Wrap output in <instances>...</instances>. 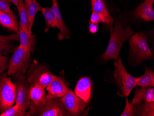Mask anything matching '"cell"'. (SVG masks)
<instances>
[{
	"label": "cell",
	"mask_w": 154,
	"mask_h": 116,
	"mask_svg": "<svg viewBox=\"0 0 154 116\" xmlns=\"http://www.w3.org/2000/svg\"><path fill=\"white\" fill-rule=\"evenodd\" d=\"M110 39L106 51L100 57L103 60L107 62L113 59L116 61L118 58L124 42L129 39L135 33L131 26L123 28V22L116 20L115 26L109 27Z\"/></svg>",
	"instance_id": "1"
},
{
	"label": "cell",
	"mask_w": 154,
	"mask_h": 116,
	"mask_svg": "<svg viewBox=\"0 0 154 116\" xmlns=\"http://www.w3.org/2000/svg\"><path fill=\"white\" fill-rule=\"evenodd\" d=\"M145 33H137L130 38V53L135 60L141 62L153 58V54L149 48Z\"/></svg>",
	"instance_id": "2"
},
{
	"label": "cell",
	"mask_w": 154,
	"mask_h": 116,
	"mask_svg": "<svg viewBox=\"0 0 154 116\" xmlns=\"http://www.w3.org/2000/svg\"><path fill=\"white\" fill-rule=\"evenodd\" d=\"M31 52L25 50L20 45L15 48L13 55L9 60L8 76L16 74H25L31 64Z\"/></svg>",
	"instance_id": "3"
},
{
	"label": "cell",
	"mask_w": 154,
	"mask_h": 116,
	"mask_svg": "<svg viewBox=\"0 0 154 116\" xmlns=\"http://www.w3.org/2000/svg\"><path fill=\"white\" fill-rule=\"evenodd\" d=\"M31 115L39 116H69L60 99H48L38 106L30 105Z\"/></svg>",
	"instance_id": "4"
},
{
	"label": "cell",
	"mask_w": 154,
	"mask_h": 116,
	"mask_svg": "<svg viewBox=\"0 0 154 116\" xmlns=\"http://www.w3.org/2000/svg\"><path fill=\"white\" fill-rule=\"evenodd\" d=\"M0 75V112H2L16 103V85L7 76Z\"/></svg>",
	"instance_id": "5"
},
{
	"label": "cell",
	"mask_w": 154,
	"mask_h": 116,
	"mask_svg": "<svg viewBox=\"0 0 154 116\" xmlns=\"http://www.w3.org/2000/svg\"><path fill=\"white\" fill-rule=\"evenodd\" d=\"M26 77L29 84H39L46 88L55 76L45 65L34 60L29 67Z\"/></svg>",
	"instance_id": "6"
},
{
	"label": "cell",
	"mask_w": 154,
	"mask_h": 116,
	"mask_svg": "<svg viewBox=\"0 0 154 116\" xmlns=\"http://www.w3.org/2000/svg\"><path fill=\"white\" fill-rule=\"evenodd\" d=\"M114 66L115 78L123 94L125 96L128 97L131 90L136 86L137 78L131 76L127 71L120 57H119L117 61L114 63Z\"/></svg>",
	"instance_id": "7"
},
{
	"label": "cell",
	"mask_w": 154,
	"mask_h": 116,
	"mask_svg": "<svg viewBox=\"0 0 154 116\" xmlns=\"http://www.w3.org/2000/svg\"><path fill=\"white\" fill-rule=\"evenodd\" d=\"M13 78L16 85V104L20 105L23 111H26L31 105L28 95L29 83L25 74H15L13 76Z\"/></svg>",
	"instance_id": "8"
},
{
	"label": "cell",
	"mask_w": 154,
	"mask_h": 116,
	"mask_svg": "<svg viewBox=\"0 0 154 116\" xmlns=\"http://www.w3.org/2000/svg\"><path fill=\"white\" fill-rule=\"evenodd\" d=\"M60 100L69 116L79 115L87 105L85 102L77 96L72 90L69 89Z\"/></svg>",
	"instance_id": "9"
},
{
	"label": "cell",
	"mask_w": 154,
	"mask_h": 116,
	"mask_svg": "<svg viewBox=\"0 0 154 116\" xmlns=\"http://www.w3.org/2000/svg\"><path fill=\"white\" fill-rule=\"evenodd\" d=\"M154 0H144L131 11V15L134 19H140L146 22L154 20L153 4Z\"/></svg>",
	"instance_id": "10"
},
{
	"label": "cell",
	"mask_w": 154,
	"mask_h": 116,
	"mask_svg": "<svg viewBox=\"0 0 154 116\" xmlns=\"http://www.w3.org/2000/svg\"><path fill=\"white\" fill-rule=\"evenodd\" d=\"M48 91V99H57L63 97L68 90V87L63 78L57 77L46 88Z\"/></svg>",
	"instance_id": "11"
},
{
	"label": "cell",
	"mask_w": 154,
	"mask_h": 116,
	"mask_svg": "<svg viewBox=\"0 0 154 116\" xmlns=\"http://www.w3.org/2000/svg\"><path fill=\"white\" fill-rule=\"evenodd\" d=\"M92 80L88 77L80 78L74 89V93L84 102H90L92 92Z\"/></svg>",
	"instance_id": "12"
},
{
	"label": "cell",
	"mask_w": 154,
	"mask_h": 116,
	"mask_svg": "<svg viewBox=\"0 0 154 116\" xmlns=\"http://www.w3.org/2000/svg\"><path fill=\"white\" fill-rule=\"evenodd\" d=\"M51 8L57 19V27L60 30L59 33H58V39L60 41L64 39H71L70 31L67 28L61 16L59 8L58 0H52V6Z\"/></svg>",
	"instance_id": "13"
},
{
	"label": "cell",
	"mask_w": 154,
	"mask_h": 116,
	"mask_svg": "<svg viewBox=\"0 0 154 116\" xmlns=\"http://www.w3.org/2000/svg\"><path fill=\"white\" fill-rule=\"evenodd\" d=\"M45 88L39 84H30L28 87V95L32 106H38L47 99Z\"/></svg>",
	"instance_id": "14"
},
{
	"label": "cell",
	"mask_w": 154,
	"mask_h": 116,
	"mask_svg": "<svg viewBox=\"0 0 154 116\" xmlns=\"http://www.w3.org/2000/svg\"><path fill=\"white\" fill-rule=\"evenodd\" d=\"M91 9L92 12L97 13L103 16L106 20L107 28L113 27L114 19L112 17L107 7V4L104 0H91Z\"/></svg>",
	"instance_id": "15"
},
{
	"label": "cell",
	"mask_w": 154,
	"mask_h": 116,
	"mask_svg": "<svg viewBox=\"0 0 154 116\" xmlns=\"http://www.w3.org/2000/svg\"><path fill=\"white\" fill-rule=\"evenodd\" d=\"M0 25L17 33L20 27L13 10L7 12L0 9Z\"/></svg>",
	"instance_id": "16"
},
{
	"label": "cell",
	"mask_w": 154,
	"mask_h": 116,
	"mask_svg": "<svg viewBox=\"0 0 154 116\" xmlns=\"http://www.w3.org/2000/svg\"><path fill=\"white\" fill-rule=\"evenodd\" d=\"M145 102L154 101V89L151 86H140L136 88L134 97L132 99L133 104Z\"/></svg>",
	"instance_id": "17"
},
{
	"label": "cell",
	"mask_w": 154,
	"mask_h": 116,
	"mask_svg": "<svg viewBox=\"0 0 154 116\" xmlns=\"http://www.w3.org/2000/svg\"><path fill=\"white\" fill-rule=\"evenodd\" d=\"M20 45L30 52L35 50L36 38L35 35H29L20 27L18 33Z\"/></svg>",
	"instance_id": "18"
},
{
	"label": "cell",
	"mask_w": 154,
	"mask_h": 116,
	"mask_svg": "<svg viewBox=\"0 0 154 116\" xmlns=\"http://www.w3.org/2000/svg\"><path fill=\"white\" fill-rule=\"evenodd\" d=\"M17 8L20 16V27L27 33L32 35V28L30 27L26 11L25 9L24 0H19Z\"/></svg>",
	"instance_id": "19"
},
{
	"label": "cell",
	"mask_w": 154,
	"mask_h": 116,
	"mask_svg": "<svg viewBox=\"0 0 154 116\" xmlns=\"http://www.w3.org/2000/svg\"><path fill=\"white\" fill-rule=\"evenodd\" d=\"M24 5L30 27L32 28L33 26L35 16L37 13L40 11L41 6L37 2L36 0H24Z\"/></svg>",
	"instance_id": "20"
},
{
	"label": "cell",
	"mask_w": 154,
	"mask_h": 116,
	"mask_svg": "<svg viewBox=\"0 0 154 116\" xmlns=\"http://www.w3.org/2000/svg\"><path fill=\"white\" fill-rule=\"evenodd\" d=\"M40 11L45 20L46 28L45 32H48L50 28L57 27V19L51 8H43L41 6Z\"/></svg>",
	"instance_id": "21"
},
{
	"label": "cell",
	"mask_w": 154,
	"mask_h": 116,
	"mask_svg": "<svg viewBox=\"0 0 154 116\" xmlns=\"http://www.w3.org/2000/svg\"><path fill=\"white\" fill-rule=\"evenodd\" d=\"M136 86H154V73L146 67L145 73L140 77L137 78Z\"/></svg>",
	"instance_id": "22"
},
{
	"label": "cell",
	"mask_w": 154,
	"mask_h": 116,
	"mask_svg": "<svg viewBox=\"0 0 154 116\" xmlns=\"http://www.w3.org/2000/svg\"><path fill=\"white\" fill-rule=\"evenodd\" d=\"M32 116L30 112L23 111L19 105L15 103L13 106L2 112L0 116Z\"/></svg>",
	"instance_id": "23"
},
{
	"label": "cell",
	"mask_w": 154,
	"mask_h": 116,
	"mask_svg": "<svg viewBox=\"0 0 154 116\" xmlns=\"http://www.w3.org/2000/svg\"><path fill=\"white\" fill-rule=\"evenodd\" d=\"M141 113L139 114L140 116H154V101L145 102L141 108Z\"/></svg>",
	"instance_id": "24"
},
{
	"label": "cell",
	"mask_w": 154,
	"mask_h": 116,
	"mask_svg": "<svg viewBox=\"0 0 154 116\" xmlns=\"http://www.w3.org/2000/svg\"><path fill=\"white\" fill-rule=\"evenodd\" d=\"M15 46L10 41L0 42V54L5 55L9 54L15 50Z\"/></svg>",
	"instance_id": "25"
},
{
	"label": "cell",
	"mask_w": 154,
	"mask_h": 116,
	"mask_svg": "<svg viewBox=\"0 0 154 116\" xmlns=\"http://www.w3.org/2000/svg\"><path fill=\"white\" fill-rule=\"evenodd\" d=\"M134 104L130 103L129 102L127 97H126V105L125 108L123 113L121 114V116H134L135 114Z\"/></svg>",
	"instance_id": "26"
},
{
	"label": "cell",
	"mask_w": 154,
	"mask_h": 116,
	"mask_svg": "<svg viewBox=\"0 0 154 116\" xmlns=\"http://www.w3.org/2000/svg\"><path fill=\"white\" fill-rule=\"evenodd\" d=\"M89 22L94 23V24H99V23H104L106 25V20L103 16L98 14L97 13L92 12L90 18V21Z\"/></svg>",
	"instance_id": "27"
},
{
	"label": "cell",
	"mask_w": 154,
	"mask_h": 116,
	"mask_svg": "<svg viewBox=\"0 0 154 116\" xmlns=\"http://www.w3.org/2000/svg\"><path fill=\"white\" fill-rule=\"evenodd\" d=\"M8 58L0 54V75L8 69Z\"/></svg>",
	"instance_id": "28"
},
{
	"label": "cell",
	"mask_w": 154,
	"mask_h": 116,
	"mask_svg": "<svg viewBox=\"0 0 154 116\" xmlns=\"http://www.w3.org/2000/svg\"><path fill=\"white\" fill-rule=\"evenodd\" d=\"M11 41H19L18 34H14L8 36L0 35V42H8Z\"/></svg>",
	"instance_id": "29"
},
{
	"label": "cell",
	"mask_w": 154,
	"mask_h": 116,
	"mask_svg": "<svg viewBox=\"0 0 154 116\" xmlns=\"http://www.w3.org/2000/svg\"><path fill=\"white\" fill-rule=\"evenodd\" d=\"M0 9L5 12H10V2L7 0H0Z\"/></svg>",
	"instance_id": "30"
},
{
	"label": "cell",
	"mask_w": 154,
	"mask_h": 116,
	"mask_svg": "<svg viewBox=\"0 0 154 116\" xmlns=\"http://www.w3.org/2000/svg\"><path fill=\"white\" fill-rule=\"evenodd\" d=\"M99 30V26L98 24L89 22V33L94 34L96 33Z\"/></svg>",
	"instance_id": "31"
},
{
	"label": "cell",
	"mask_w": 154,
	"mask_h": 116,
	"mask_svg": "<svg viewBox=\"0 0 154 116\" xmlns=\"http://www.w3.org/2000/svg\"><path fill=\"white\" fill-rule=\"evenodd\" d=\"M118 2L119 4L122 5L124 8H127L129 4V0H115Z\"/></svg>",
	"instance_id": "32"
},
{
	"label": "cell",
	"mask_w": 154,
	"mask_h": 116,
	"mask_svg": "<svg viewBox=\"0 0 154 116\" xmlns=\"http://www.w3.org/2000/svg\"><path fill=\"white\" fill-rule=\"evenodd\" d=\"M7 1L10 2H12L16 6H18L19 4V0H7Z\"/></svg>",
	"instance_id": "33"
},
{
	"label": "cell",
	"mask_w": 154,
	"mask_h": 116,
	"mask_svg": "<svg viewBox=\"0 0 154 116\" xmlns=\"http://www.w3.org/2000/svg\"><path fill=\"white\" fill-rule=\"evenodd\" d=\"M70 1H72L73 2H78L79 0H70Z\"/></svg>",
	"instance_id": "34"
}]
</instances>
